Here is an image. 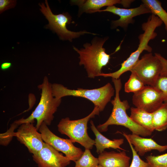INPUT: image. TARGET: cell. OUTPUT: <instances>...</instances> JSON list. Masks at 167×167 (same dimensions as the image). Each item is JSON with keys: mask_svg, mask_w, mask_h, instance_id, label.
I'll list each match as a JSON object with an SVG mask.
<instances>
[{"mask_svg": "<svg viewBox=\"0 0 167 167\" xmlns=\"http://www.w3.org/2000/svg\"><path fill=\"white\" fill-rule=\"evenodd\" d=\"M115 90V96L111 101L113 105L112 113L108 119L104 123L97 126L100 132L106 131L108 127L115 125L125 126L128 129L132 134L146 137L151 135L152 132L134 122L127 114L126 110L130 106L127 100L121 101L119 97V92L122 84L120 79L112 78Z\"/></svg>", "mask_w": 167, "mask_h": 167, "instance_id": "1", "label": "cell"}, {"mask_svg": "<svg viewBox=\"0 0 167 167\" xmlns=\"http://www.w3.org/2000/svg\"><path fill=\"white\" fill-rule=\"evenodd\" d=\"M41 91L39 102L31 114L26 118H22L15 121L19 125L31 122L33 123L35 119L37 121L36 127L37 131L43 122L47 126L50 125L54 119V114L60 105L62 99L54 97L52 93V84L48 78L44 77L42 83L38 86Z\"/></svg>", "mask_w": 167, "mask_h": 167, "instance_id": "2", "label": "cell"}, {"mask_svg": "<svg viewBox=\"0 0 167 167\" xmlns=\"http://www.w3.org/2000/svg\"><path fill=\"white\" fill-rule=\"evenodd\" d=\"M108 38L95 37L91 43L84 44L83 48L78 49L73 46L74 50L79 55V64L83 65L88 77L94 78L102 73V68L109 63L110 55L107 54L103 46Z\"/></svg>", "mask_w": 167, "mask_h": 167, "instance_id": "3", "label": "cell"}, {"mask_svg": "<svg viewBox=\"0 0 167 167\" xmlns=\"http://www.w3.org/2000/svg\"><path fill=\"white\" fill-rule=\"evenodd\" d=\"M163 22L158 17L152 14L148 18L147 21L142 24V28L144 32L139 36V44L137 49L121 64V67L118 70L113 73L106 74V77L119 79L122 74L130 71L139 60L140 55L144 50L151 53L152 49L148 45V42L157 36L155 30Z\"/></svg>", "mask_w": 167, "mask_h": 167, "instance_id": "4", "label": "cell"}, {"mask_svg": "<svg viewBox=\"0 0 167 167\" xmlns=\"http://www.w3.org/2000/svg\"><path fill=\"white\" fill-rule=\"evenodd\" d=\"M52 89L53 96L56 98L62 99L67 96L82 97L91 101L100 112L104 110L110 101L115 91L110 83L99 88L88 89L78 88L77 90L70 89L61 84L54 83Z\"/></svg>", "mask_w": 167, "mask_h": 167, "instance_id": "5", "label": "cell"}, {"mask_svg": "<svg viewBox=\"0 0 167 167\" xmlns=\"http://www.w3.org/2000/svg\"><path fill=\"white\" fill-rule=\"evenodd\" d=\"M100 112L98 107L95 106L88 115L81 119L70 120L68 117L63 118L58 125V130L61 134L68 136L73 143L77 142L85 149H92L95 141L88 135V123L95 115H98Z\"/></svg>", "mask_w": 167, "mask_h": 167, "instance_id": "6", "label": "cell"}, {"mask_svg": "<svg viewBox=\"0 0 167 167\" xmlns=\"http://www.w3.org/2000/svg\"><path fill=\"white\" fill-rule=\"evenodd\" d=\"M45 4L46 6L44 3L39 5L40 11L49 21L47 27L56 32L61 39L71 41L73 39L85 34H97L85 30L75 32L68 30L66 26L71 22V15L67 12L54 15L52 12L47 0H45Z\"/></svg>", "mask_w": 167, "mask_h": 167, "instance_id": "7", "label": "cell"}, {"mask_svg": "<svg viewBox=\"0 0 167 167\" xmlns=\"http://www.w3.org/2000/svg\"><path fill=\"white\" fill-rule=\"evenodd\" d=\"M163 69V64L157 53L153 55L149 53L143 56L130 71L135 72L145 84L154 87L162 75Z\"/></svg>", "mask_w": 167, "mask_h": 167, "instance_id": "8", "label": "cell"}, {"mask_svg": "<svg viewBox=\"0 0 167 167\" xmlns=\"http://www.w3.org/2000/svg\"><path fill=\"white\" fill-rule=\"evenodd\" d=\"M39 131L45 143L58 152H63L71 161L75 162L83 153L82 150L75 146L70 139L62 138L55 135L44 122L42 123Z\"/></svg>", "mask_w": 167, "mask_h": 167, "instance_id": "9", "label": "cell"}, {"mask_svg": "<svg viewBox=\"0 0 167 167\" xmlns=\"http://www.w3.org/2000/svg\"><path fill=\"white\" fill-rule=\"evenodd\" d=\"M164 102L162 92L155 87L145 86L140 91L134 93L132 102L136 107L152 113L159 109Z\"/></svg>", "mask_w": 167, "mask_h": 167, "instance_id": "10", "label": "cell"}, {"mask_svg": "<svg viewBox=\"0 0 167 167\" xmlns=\"http://www.w3.org/2000/svg\"><path fill=\"white\" fill-rule=\"evenodd\" d=\"M13 136L16 137L33 155L37 153L44 145V142L41 133L37 132L36 127L32 123L21 124L17 132H14Z\"/></svg>", "mask_w": 167, "mask_h": 167, "instance_id": "11", "label": "cell"}, {"mask_svg": "<svg viewBox=\"0 0 167 167\" xmlns=\"http://www.w3.org/2000/svg\"><path fill=\"white\" fill-rule=\"evenodd\" d=\"M32 157L38 167H66L71 161L45 142L42 149L37 153L33 155Z\"/></svg>", "mask_w": 167, "mask_h": 167, "instance_id": "12", "label": "cell"}, {"mask_svg": "<svg viewBox=\"0 0 167 167\" xmlns=\"http://www.w3.org/2000/svg\"><path fill=\"white\" fill-rule=\"evenodd\" d=\"M107 11L119 16L120 18L112 22V27L115 28L120 27L126 28L130 24H133V18L141 15L151 13L150 10L144 4L139 6L132 8L125 9L116 7L115 6H107L104 10H99L97 12Z\"/></svg>", "mask_w": 167, "mask_h": 167, "instance_id": "13", "label": "cell"}, {"mask_svg": "<svg viewBox=\"0 0 167 167\" xmlns=\"http://www.w3.org/2000/svg\"><path fill=\"white\" fill-rule=\"evenodd\" d=\"M131 0H73L71 3L78 6L79 7V15L83 13H92L100 10L105 6H110L120 4L125 7L129 6L133 2Z\"/></svg>", "mask_w": 167, "mask_h": 167, "instance_id": "14", "label": "cell"}, {"mask_svg": "<svg viewBox=\"0 0 167 167\" xmlns=\"http://www.w3.org/2000/svg\"><path fill=\"white\" fill-rule=\"evenodd\" d=\"M121 134L127 141L134 146L135 149L140 156H143L145 153L152 150H157L160 152L167 150V145H159L151 138H144L132 134L127 135L124 132Z\"/></svg>", "mask_w": 167, "mask_h": 167, "instance_id": "15", "label": "cell"}, {"mask_svg": "<svg viewBox=\"0 0 167 167\" xmlns=\"http://www.w3.org/2000/svg\"><path fill=\"white\" fill-rule=\"evenodd\" d=\"M99 164L103 167H129L130 157L125 151L120 152L104 151L98 158Z\"/></svg>", "mask_w": 167, "mask_h": 167, "instance_id": "16", "label": "cell"}, {"mask_svg": "<svg viewBox=\"0 0 167 167\" xmlns=\"http://www.w3.org/2000/svg\"><path fill=\"white\" fill-rule=\"evenodd\" d=\"M90 122L91 129L96 137L94 145L96 147V152L97 153L100 154L104 152L105 149L110 148L125 151L120 147V146L124 143L123 139L110 140L100 133L95 126L92 121L91 120Z\"/></svg>", "mask_w": 167, "mask_h": 167, "instance_id": "17", "label": "cell"}, {"mask_svg": "<svg viewBox=\"0 0 167 167\" xmlns=\"http://www.w3.org/2000/svg\"><path fill=\"white\" fill-rule=\"evenodd\" d=\"M131 119L135 123L152 132L154 130L152 124V113L137 107L131 108Z\"/></svg>", "mask_w": 167, "mask_h": 167, "instance_id": "18", "label": "cell"}, {"mask_svg": "<svg viewBox=\"0 0 167 167\" xmlns=\"http://www.w3.org/2000/svg\"><path fill=\"white\" fill-rule=\"evenodd\" d=\"M152 114V124L154 130L161 131L167 129V103H163Z\"/></svg>", "mask_w": 167, "mask_h": 167, "instance_id": "19", "label": "cell"}, {"mask_svg": "<svg viewBox=\"0 0 167 167\" xmlns=\"http://www.w3.org/2000/svg\"><path fill=\"white\" fill-rule=\"evenodd\" d=\"M142 1L150 10L152 14L158 17L164 23L167 32V12L162 8L161 2L157 0H142Z\"/></svg>", "mask_w": 167, "mask_h": 167, "instance_id": "20", "label": "cell"}, {"mask_svg": "<svg viewBox=\"0 0 167 167\" xmlns=\"http://www.w3.org/2000/svg\"><path fill=\"white\" fill-rule=\"evenodd\" d=\"M130 78L126 83L124 86L125 91L127 93L137 92L143 89L145 84L135 72L132 71Z\"/></svg>", "mask_w": 167, "mask_h": 167, "instance_id": "21", "label": "cell"}, {"mask_svg": "<svg viewBox=\"0 0 167 167\" xmlns=\"http://www.w3.org/2000/svg\"><path fill=\"white\" fill-rule=\"evenodd\" d=\"M75 162L74 167H95L99 165L98 158L95 157L87 149H85L80 157Z\"/></svg>", "mask_w": 167, "mask_h": 167, "instance_id": "22", "label": "cell"}, {"mask_svg": "<svg viewBox=\"0 0 167 167\" xmlns=\"http://www.w3.org/2000/svg\"><path fill=\"white\" fill-rule=\"evenodd\" d=\"M146 159L150 167H167V153L157 156H148Z\"/></svg>", "mask_w": 167, "mask_h": 167, "instance_id": "23", "label": "cell"}, {"mask_svg": "<svg viewBox=\"0 0 167 167\" xmlns=\"http://www.w3.org/2000/svg\"><path fill=\"white\" fill-rule=\"evenodd\" d=\"M127 141L131 150L133 155L132 162L129 167H150L148 162H145L140 158L133 145L129 141Z\"/></svg>", "mask_w": 167, "mask_h": 167, "instance_id": "24", "label": "cell"}, {"mask_svg": "<svg viewBox=\"0 0 167 167\" xmlns=\"http://www.w3.org/2000/svg\"><path fill=\"white\" fill-rule=\"evenodd\" d=\"M20 125L15 121L11 124L10 128L4 134H0V144L3 145H6L11 140L13 136L14 131L15 128Z\"/></svg>", "mask_w": 167, "mask_h": 167, "instance_id": "25", "label": "cell"}, {"mask_svg": "<svg viewBox=\"0 0 167 167\" xmlns=\"http://www.w3.org/2000/svg\"><path fill=\"white\" fill-rule=\"evenodd\" d=\"M161 91L164 97V102L167 103V76H160L154 87Z\"/></svg>", "mask_w": 167, "mask_h": 167, "instance_id": "26", "label": "cell"}, {"mask_svg": "<svg viewBox=\"0 0 167 167\" xmlns=\"http://www.w3.org/2000/svg\"><path fill=\"white\" fill-rule=\"evenodd\" d=\"M16 4L15 0H0V13L6 10L14 7Z\"/></svg>", "mask_w": 167, "mask_h": 167, "instance_id": "27", "label": "cell"}, {"mask_svg": "<svg viewBox=\"0 0 167 167\" xmlns=\"http://www.w3.org/2000/svg\"><path fill=\"white\" fill-rule=\"evenodd\" d=\"M11 62H3L1 65V69L2 71L7 70L10 69L12 66Z\"/></svg>", "mask_w": 167, "mask_h": 167, "instance_id": "28", "label": "cell"}, {"mask_svg": "<svg viewBox=\"0 0 167 167\" xmlns=\"http://www.w3.org/2000/svg\"><path fill=\"white\" fill-rule=\"evenodd\" d=\"M161 59L163 65L164 72L167 75V60L162 56L161 58Z\"/></svg>", "mask_w": 167, "mask_h": 167, "instance_id": "29", "label": "cell"}, {"mask_svg": "<svg viewBox=\"0 0 167 167\" xmlns=\"http://www.w3.org/2000/svg\"><path fill=\"white\" fill-rule=\"evenodd\" d=\"M95 167H103L101 165L99 164L98 165H97V166H96Z\"/></svg>", "mask_w": 167, "mask_h": 167, "instance_id": "30", "label": "cell"}]
</instances>
